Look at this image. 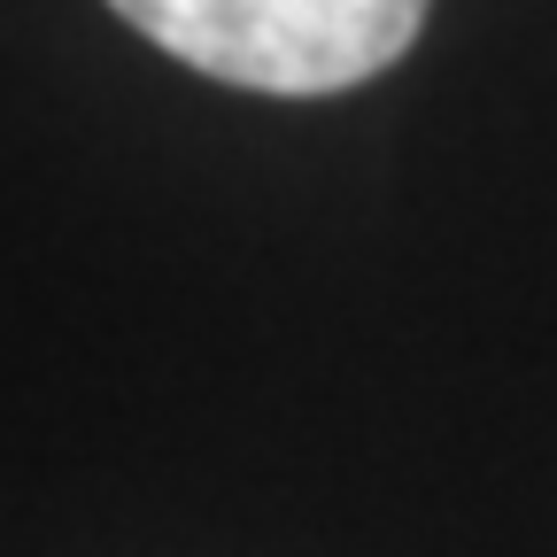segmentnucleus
<instances>
[{
  "label": "nucleus",
  "instance_id": "f257e3e1",
  "mask_svg": "<svg viewBox=\"0 0 557 557\" xmlns=\"http://www.w3.org/2000/svg\"><path fill=\"white\" fill-rule=\"evenodd\" d=\"M201 78L248 94H341L410 54L426 0H109Z\"/></svg>",
  "mask_w": 557,
  "mask_h": 557
}]
</instances>
